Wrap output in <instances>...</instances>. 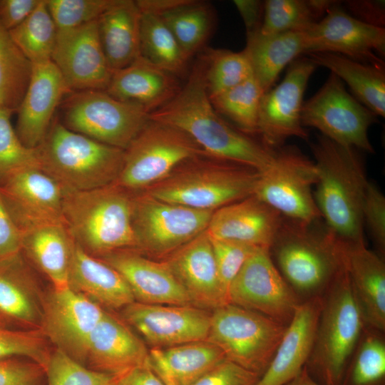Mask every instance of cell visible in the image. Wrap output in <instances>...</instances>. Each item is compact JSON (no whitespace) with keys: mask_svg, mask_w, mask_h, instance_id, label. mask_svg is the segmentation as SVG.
<instances>
[{"mask_svg":"<svg viewBox=\"0 0 385 385\" xmlns=\"http://www.w3.org/2000/svg\"><path fill=\"white\" fill-rule=\"evenodd\" d=\"M285 385H322L316 381L307 372L305 366L289 382Z\"/></svg>","mask_w":385,"mask_h":385,"instance_id":"cell-57","label":"cell"},{"mask_svg":"<svg viewBox=\"0 0 385 385\" xmlns=\"http://www.w3.org/2000/svg\"><path fill=\"white\" fill-rule=\"evenodd\" d=\"M233 3L243 20L247 35L259 31L262 23L264 1L235 0Z\"/></svg>","mask_w":385,"mask_h":385,"instance_id":"cell-55","label":"cell"},{"mask_svg":"<svg viewBox=\"0 0 385 385\" xmlns=\"http://www.w3.org/2000/svg\"><path fill=\"white\" fill-rule=\"evenodd\" d=\"M317 181L314 160L295 145H283L260 173L253 195L286 219L312 223L322 219L312 190Z\"/></svg>","mask_w":385,"mask_h":385,"instance_id":"cell-11","label":"cell"},{"mask_svg":"<svg viewBox=\"0 0 385 385\" xmlns=\"http://www.w3.org/2000/svg\"><path fill=\"white\" fill-rule=\"evenodd\" d=\"M45 369L34 361L0 360V385H38Z\"/></svg>","mask_w":385,"mask_h":385,"instance_id":"cell-51","label":"cell"},{"mask_svg":"<svg viewBox=\"0 0 385 385\" xmlns=\"http://www.w3.org/2000/svg\"><path fill=\"white\" fill-rule=\"evenodd\" d=\"M319 220L312 223L283 217L269 249L278 271L301 302L322 296L345 265L344 245Z\"/></svg>","mask_w":385,"mask_h":385,"instance_id":"cell-3","label":"cell"},{"mask_svg":"<svg viewBox=\"0 0 385 385\" xmlns=\"http://www.w3.org/2000/svg\"><path fill=\"white\" fill-rule=\"evenodd\" d=\"M124 153L121 171L113 184L133 193L162 180L186 160L207 155L183 131L150 118Z\"/></svg>","mask_w":385,"mask_h":385,"instance_id":"cell-10","label":"cell"},{"mask_svg":"<svg viewBox=\"0 0 385 385\" xmlns=\"http://www.w3.org/2000/svg\"><path fill=\"white\" fill-rule=\"evenodd\" d=\"M21 232L11 217L0 191V262L21 256Z\"/></svg>","mask_w":385,"mask_h":385,"instance_id":"cell-52","label":"cell"},{"mask_svg":"<svg viewBox=\"0 0 385 385\" xmlns=\"http://www.w3.org/2000/svg\"><path fill=\"white\" fill-rule=\"evenodd\" d=\"M158 15L189 59L204 45L215 23L210 4L194 0H177Z\"/></svg>","mask_w":385,"mask_h":385,"instance_id":"cell-36","label":"cell"},{"mask_svg":"<svg viewBox=\"0 0 385 385\" xmlns=\"http://www.w3.org/2000/svg\"><path fill=\"white\" fill-rule=\"evenodd\" d=\"M338 4L330 0H267L260 33L271 35L287 31H305L320 21Z\"/></svg>","mask_w":385,"mask_h":385,"instance_id":"cell-38","label":"cell"},{"mask_svg":"<svg viewBox=\"0 0 385 385\" xmlns=\"http://www.w3.org/2000/svg\"><path fill=\"white\" fill-rule=\"evenodd\" d=\"M58 31L96 21L113 0H46Z\"/></svg>","mask_w":385,"mask_h":385,"instance_id":"cell-47","label":"cell"},{"mask_svg":"<svg viewBox=\"0 0 385 385\" xmlns=\"http://www.w3.org/2000/svg\"><path fill=\"white\" fill-rule=\"evenodd\" d=\"M99 259L121 274L135 302L192 305L185 291L163 260H154L134 249L113 251Z\"/></svg>","mask_w":385,"mask_h":385,"instance_id":"cell-23","label":"cell"},{"mask_svg":"<svg viewBox=\"0 0 385 385\" xmlns=\"http://www.w3.org/2000/svg\"><path fill=\"white\" fill-rule=\"evenodd\" d=\"M286 327L264 314L227 304L211 311L207 340L217 346L226 359L261 376Z\"/></svg>","mask_w":385,"mask_h":385,"instance_id":"cell-8","label":"cell"},{"mask_svg":"<svg viewBox=\"0 0 385 385\" xmlns=\"http://www.w3.org/2000/svg\"><path fill=\"white\" fill-rule=\"evenodd\" d=\"M362 218L381 256L385 252V197L373 183L369 181L363 202Z\"/></svg>","mask_w":385,"mask_h":385,"instance_id":"cell-49","label":"cell"},{"mask_svg":"<svg viewBox=\"0 0 385 385\" xmlns=\"http://www.w3.org/2000/svg\"><path fill=\"white\" fill-rule=\"evenodd\" d=\"M12 39L32 63L51 60L57 38V28L46 0L21 24L9 31Z\"/></svg>","mask_w":385,"mask_h":385,"instance_id":"cell-41","label":"cell"},{"mask_svg":"<svg viewBox=\"0 0 385 385\" xmlns=\"http://www.w3.org/2000/svg\"><path fill=\"white\" fill-rule=\"evenodd\" d=\"M41 0H0V23L11 31L37 8Z\"/></svg>","mask_w":385,"mask_h":385,"instance_id":"cell-53","label":"cell"},{"mask_svg":"<svg viewBox=\"0 0 385 385\" xmlns=\"http://www.w3.org/2000/svg\"><path fill=\"white\" fill-rule=\"evenodd\" d=\"M202 58L205 81L210 98L253 76L251 63L245 49L240 52L211 49Z\"/></svg>","mask_w":385,"mask_h":385,"instance_id":"cell-43","label":"cell"},{"mask_svg":"<svg viewBox=\"0 0 385 385\" xmlns=\"http://www.w3.org/2000/svg\"><path fill=\"white\" fill-rule=\"evenodd\" d=\"M322 299L314 345L305 368L322 385H340L366 327L345 265Z\"/></svg>","mask_w":385,"mask_h":385,"instance_id":"cell-7","label":"cell"},{"mask_svg":"<svg viewBox=\"0 0 385 385\" xmlns=\"http://www.w3.org/2000/svg\"><path fill=\"white\" fill-rule=\"evenodd\" d=\"M51 353L41 329H13L0 323V360L26 357L46 371Z\"/></svg>","mask_w":385,"mask_h":385,"instance_id":"cell-45","label":"cell"},{"mask_svg":"<svg viewBox=\"0 0 385 385\" xmlns=\"http://www.w3.org/2000/svg\"><path fill=\"white\" fill-rule=\"evenodd\" d=\"M263 93L252 76L210 99L220 115L226 116L238 130L251 135L257 133L260 103Z\"/></svg>","mask_w":385,"mask_h":385,"instance_id":"cell-42","label":"cell"},{"mask_svg":"<svg viewBox=\"0 0 385 385\" xmlns=\"http://www.w3.org/2000/svg\"><path fill=\"white\" fill-rule=\"evenodd\" d=\"M345 266L366 327L385 332V264L366 245L346 247Z\"/></svg>","mask_w":385,"mask_h":385,"instance_id":"cell-29","label":"cell"},{"mask_svg":"<svg viewBox=\"0 0 385 385\" xmlns=\"http://www.w3.org/2000/svg\"><path fill=\"white\" fill-rule=\"evenodd\" d=\"M181 86L177 76L140 56L129 66L113 71L106 91L151 113L168 102Z\"/></svg>","mask_w":385,"mask_h":385,"instance_id":"cell-27","label":"cell"},{"mask_svg":"<svg viewBox=\"0 0 385 385\" xmlns=\"http://www.w3.org/2000/svg\"><path fill=\"white\" fill-rule=\"evenodd\" d=\"M133 195L113 183L64 192L63 218L76 243L98 258L119 250H137L132 225Z\"/></svg>","mask_w":385,"mask_h":385,"instance_id":"cell-4","label":"cell"},{"mask_svg":"<svg viewBox=\"0 0 385 385\" xmlns=\"http://www.w3.org/2000/svg\"><path fill=\"white\" fill-rule=\"evenodd\" d=\"M140 16L136 1L113 0L97 19L100 43L113 71L140 56Z\"/></svg>","mask_w":385,"mask_h":385,"instance_id":"cell-31","label":"cell"},{"mask_svg":"<svg viewBox=\"0 0 385 385\" xmlns=\"http://www.w3.org/2000/svg\"><path fill=\"white\" fill-rule=\"evenodd\" d=\"M345 2L355 19L371 26L384 28V1L349 0Z\"/></svg>","mask_w":385,"mask_h":385,"instance_id":"cell-54","label":"cell"},{"mask_svg":"<svg viewBox=\"0 0 385 385\" xmlns=\"http://www.w3.org/2000/svg\"><path fill=\"white\" fill-rule=\"evenodd\" d=\"M51 61L71 91H106L113 73L100 43L97 20L58 31Z\"/></svg>","mask_w":385,"mask_h":385,"instance_id":"cell-19","label":"cell"},{"mask_svg":"<svg viewBox=\"0 0 385 385\" xmlns=\"http://www.w3.org/2000/svg\"><path fill=\"white\" fill-rule=\"evenodd\" d=\"M149 118L171 125L190 137L209 157L242 165L261 173L276 150L234 128L214 108L205 81V62L195 64L186 82Z\"/></svg>","mask_w":385,"mask_h":385,"instance_id":"cell-1","label":"cell"},{"mask_svg":"<svg viewBox=\"0 0 385 385\" xmlns=\"http://www.w3.org/2000/svg\"><path fill=\"white\" fill-rule=\"evenodd\" d=\"M32 63L0 23V107L15 113L29 83Z\"/></svg>","mask_w":385,"mask_h":385,"instance_id":"cell-39","label":"cell"},{"mask_svg":"<svg viewBox=\"0 0 385 385\" xmlns=\"http://www.w3.org/2000/svg\"><path fill=\"white\" fill-rule=\"evenodd\" d=\"M340 385H385L384 332L364 327Z\"/></svg>","mask_w":385,"mask_h":385,"instance_id":"cell-40","label":"cell"},{"mask_svg":"<svg viewBox=\"0 0 385 385\" xmlns=\"http://www.w3.org/2000/svg\"><path fill=\"white\" fill-rule=\"evenodd\" d=\"M161 260L183 287L192 305L212 311L229 304L206 230Z\"/></svg>","mask_w":385,"mask_h":385,"instance_id":"cell-21","label":"cell"},{"mask_svg":"<svg viewBox=\"0 0 385 385\" xmlns=\"http://www.w3.org/2000/svg\"><path fill=\"white\" fill-rule=\"evenodd\" d=\"M20 232L21 254L48 278L53 288L68 287L76 242L66 222L40 225Z\"/></svg>","mask_w":385,"mask_h":385,"instance_id":"cell-28","label":"cell"},{"mask_svg":"<svg viewBox=\"0 0 385 385\" xmlns=\"http://www.w3.org/2000/svg\"><path fill=\"white\" fill-rule=\"evenodd\" d=\"M32 64L31 79L16 111L15 130L26 147L35 149L46 137L56 110L71 91L51 60Z\"/></svg>","mask_w":385,"mask_h":385,"instance_id":"cell-22","label":"cell"},{"mask_svg":"<svg viewBox=\"0 0 385 385\" xmlns=\"http://www.w3.org/2000/svg\"><path fill=\"white\" fill-rule=\"evenodd\" d=\"M228 299L287 326L301 303L265 248H258L245 262L230 287Z\"/></svg>","mask_w":385,"mask_h":385,"instance_id":"cell-15","label":"cell"},{"mask_svg":"<svg viewBox=\"0 0 385 385\" xmlns=\"http://www.w3.org/2000/svg\"><path fill=\"white\" fill-rule=\"evenodd\" d=\"M0 191L20 231L65 222L63 190L38 167L25 168L12 173L0 183Z\"/></svg>","mask_w":385,"mask_h":385,"instance_id":"cell-20","label":"cell"},{"mask_svg":"<svg viewBox=\"0 0 385 385\" xmlns=\"http://www.w3.org/2000/svg\"><path fill=\"white\" fill-rule=\"evenodd\" d=\"M39 168L63 192L102 188L118 178L124 150L113 147L66 128L54 118L43 141L35 148Z\"/></svg>","mask_w":385,"mask_h":385,"instance_id":"cell-5","label":"cell"},{"mask_svg":"<svg viewBox=\"0 0 385 385\" xmlns=\"http://www.w3.org/2000/svg\"><path fill=\"white\" fill-rule=\"evenodd\" d=\"M123 318L152 347L164 348L207 340L210 314L193 305L149 304L133 302Z\"/></svg>","mask_w":385,"mask_h":385,"instance_id":"cell-18","label":"cell"},{"mask_svg":"<svg viewBox=\"0 0 385 385\" xmlns=\"http://www.w3.org/2000/svg\"><path fill=\"white\" fill-rule=\"evenodd\" d=\"M311 149L317 170L314 196L325 225L346 247L366 245L362 206L369 180L358 150L321 134Z\"/></svg>","mask_w":385,"mask_h":385,"instance_id":"cell-2","label":"cell"},{"mask_svg":"<svg viewBox=\"0 0 385 385\" xmlns=\"http://www.w3.org/2000/svg\"><path fill=\"white\" fill-rule=\"evenodd\" d=\"M38 294L36 284L22 255L0 262V323L40 329L42 302Z\"/></svg>","mask_w":385,"mask_h":385,"instance_id":"cell-32","label":"cell"},{"mask_svg":"<svg viewBox=\"0 0 385 385\" xmlns=\"http://www.w3.org/2000/svg\"><path fill=\"white\" fill-rule=\"evenodd\" d=\"M126 324L105 312L88 343L86 359L93 369L120 376L149 363V350Z\"/></svg>","mask_w":385,"mask_h":385,"instance_id":"cell-26","label":"cell"},{"mask_svg":"<svg viewBox=\"0 0 385 385\" xmlns=\"http://www.w3.org/2000/svg\"><path fill=\"white\" fill-rule=\"evenodd\" d=\"M140 11V56L177 76H181L189 58L158 14Z\"/></svg>","mask_w":385,"mask_h":385,"instance_id":"cell-37","label":"cell"},{"mask_svg":"<svg viewBox=\"0 0 385 385\" xmlns=\"http://www.w3.org/2000/svg\"><path fill=\"white\" fill-rule=\"evenodd\" d=\"M105 312L101 305L69 286L52 288L42 301L40 329L56 349L81 363L86 360L91 334Z\"/></svg>","mask_w":385,"mask_h":385,"instance_id":"cell-16","label":"cell"},{"mask_svg":"<svg viewBox=\"0 0 385 385\" xmlns=\"http://www.w3.org/2000/svg\"><path fill=\"white\" fill-rule=\"evenodd\" d=\"M14 112L0 107V183L12 173L29 167H38L35 149L26 147L11 123Z\"/></svg>","mask_w":385,"mask_h":385,"instance_id":"cell-46","label":"cell"},{"mask_svg":"<svg viewBox=\"0 0 385 385\" xmlns=\"http://www.w3.org/2000/svg\"><path fill=\"white\" fill-rule=\"evenodd\" d=\"M48 385H117V376L83 366L56 349L46 369Z\"/></svg>","mask_w":385,"mask_h":385,"instance_id":"cell-44","label":"cell"},{"mask_svg":"<svg viewBox=\"0 0 385 385\" xmlns=\"http://www.w3.org/2000/svg\"><path fill=\"white\" fill-rule=\"evenodd\" d=\"M68 286L101 306L124 308L135 302L121 274L102 260L76 243L68 275Z\"/></svg>","mask_w":385,"mask_h":385,"instance_id":"cell-30","label":"cell"},{"mask_svg":"<svg viewBox=\"0 0 385 385\" xmlns=\"http://www.w3.org/2000/svg\"><path fill=\"white\" fill-rule=\"evenodd\" d=\"M307 55L317 66L328 68L346 83L356 99L374 114L385 116L384 66L361 63L334 53Z\"/></svg>","mask_w":385,"mask_h":385,"instance_id":"cell-35","label":"cell"},{"mask_svg":"<svg viewBox=\"0 0 385 385\" xmlns=\"http://www.w3.org/2000/svg\"><path fill=\"white\" fill-rule=\"evenodd\" d=\"M61 123L100 143L125 150L149 120L143 106L115 98L106 91L69 92L62 101Z\"/></svg>","mask_w":385,"mask_h":385,"instance_id":"cell-9","label":"cell"},{"mask_svg":"<svg viewBox=\"0 0 385 385\" xmlns=\"http://www.w3.org/2000/svg\"><path fill=\"white\" fill-rule=\"evenodd\" d=\"M250 59L253 77L265 93L271 89L279 74L305 53L303 31H287L263 35L260 31L247 35L244 48Z\"/></svg>","mask_w":385,"mask_h":385,"instance_id":"cell-34","label":"cell"},{"mask_svg":"<svg viewBox=\"0 0 385 385\" xmlns=\"http://www.w3.org/2000/svg\"><path fill=\"white\" fill-rule=\"evenodd\" d=\"M302 125L319 130L321 135L345 147L374 153L369 128L377 115L351 96L344 82L331 73L324 85L303 103Z\"/></svg>","mask_w":385,"mask_h":385,"instance_id":"cell-13","label":"cell"},{"mask_svg":"<svg viewBox=\"0 0 385 385\" xmlns=\"http://www.w3.org/2000/svg\"><path fill=\"white\" fill-rule=\"evenodd\" d=\"M260 377L225 359L192 385H255Z\"/></svg>","mask_w":385,"mask_h":385,"instance_id":"cell-50","label":"cell"},{"mask_svg":"<svg viewBox=\"0 0 385 385\" xmlns=\"http://www.w3.org/2000/svg\"><path fill=\"white\" fill-rule=\"evenodd\" d=\"M316 68L309 57L297 58L289 65L282 81L263 93L257 134L266 147L277 150L290 137L308 139L301 113L304 94Z\"/></svg>","mask_w":385,"mask_h":385,"instance_id":"cell-14","label":"cell"},{"mask_svg":"<svg viewBox=\"0 0 385 385\" xmlns=\"http://www.w3.org/2000/svg\"><path fill=\"white\" fill-rule=\"evenodd\" d=\"M210 238L220 281L228 298L232 281L248 258L260 247L232 240Z\"/></svg>","mask_w":385,"mask_h":385,"instance_id":"cell-48","label":"cell"},{"mask_svg":"<svg viewBox=\"0 0 385 385\" xmlns=\"http://www.w3.org/2000/svg\"><path fill=\"white\" fill-rule=\"evenodd\" d=\"M214 211L202 210L135 192L132 225L137 250L163 260L204 232Z\"/></svg>","mask_w":385,"mask_h":385,"instance_id":"cell-12","label":"cell"},{"mask_svg":"<svg viewBox=\"0 0 385 385\" xmlns=\"http://www.w3.org/2000/svg\"><path fill=\"white\" fill-rule=\"evenodd\" d=\"M260 172L199 155L180 163L166 178L140 191L163 201L215 211L254 193Z\"/></svg>","mask_w":385,"mask_h":385,"instance_id":"cell-6","label":"cell"},{"mask_svg":"<svg viewBox=\"0 0 385 385\" xmlns=\"http://www.w3.org/2000/svg\"><path fill=\"white\" fill-rule=\"evenodd\" d=\"M322 303V296L300 303L272 361L255 385H285L306 366L314 345Z\"/></svg>","mask_w":385,"mask_h":385,"instance_id":"cell-25","label":"cell"},{"mask_svg":"<svg viewBox=\"0 0 385 385\" xmlns=\"http://www.w3.org/2000/svg\"><path fill=\"white\" fill-rule=\"evenodd\" d=\"M117 385H165L149 363L117 376Z\"/></svg>","mask_w":385,"mask_h":385,"instance_id":"cell-56","label":"cell"},{"mask_svg":"<svg viewBox=\"0 0 385 385\" xmlns=\"http://www.w3.org/2000/svg\"><path fill=\"white\" fill-rule=\"evenodd\" d=\"M225 359L208 340L149 349V364L165 385H192Z\"/></svg>","mask_w":385,"mask_h":385,"instance_id":"cell-33","label":"cell"},{"mask_svg":"<svg viewBox=\"0 0 385 385\" xmlns=\"http://www.w3.org/2000/svg\"><path fill=\"white\" fill-rule=\"evenodd\" d=\"M283 217L252 195L215 210L206 231L210 237L270 249Z\"/></svg>","mask_w":385,"mask_h":385,"instance_id":"cell-24","label":"cell"},{"mask_svg":"<svg viewBox=\"0 0 385 385\" xmlns=\"http://www.w3.org/2000/svg\"><path fill=\"white\" fill-rule=\"evenodd\" d=\"M304 32L306 54L338 53L353 60L384 66L385 29L366 24L338 6Z\"/></svg>","mask_w":385,"mask_h":385,"instance_id":"cell-17","label":"cell"}]
</instances>
